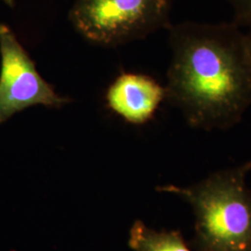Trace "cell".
Instances as JSON below:
<instances>
[{"label": "cell", "instance_id": "6da1fadb", "mask_svg": "<svg viewBox=\"0 0 251 251\" xmlns=\"http://www.w3.org/2000/svg\"><path fill=\"white\" fill-rule=\"evenodd\" d=\"M166 101L191 127L227 130L251 106V63L245 33L231 23L171 25Z\"/></svg>", "mask_w": 251, "mask_h": 251}, {"label": "cell", "instance_id": "7a4b0ae2", "mask_svg": "<svg viewBox=\"0 0 251 251\" xmlns=\"http://www.w3.org/2000/svg\"><path fill=\"white\" fill-rule=\"evenodd\" d=\"M251 161L220 170L192 185H165L192 206L198 251H251Z\"/></svg>", "mask_w": 251, "mask_h": 251}, {"label": "cell", "instance_id": "3957f363", "mask_svg": "<svg viewBox=\"0 0 251 251\" xmlns=\"http://www.w3.org/2000/svg\"><path fill=\"white\" fill-rule=\"evenodd\" d=\"M173 0H75L68 19L93 45L114 48L171 26Z\"/></svg>", "mask_w": 251, "mask_h": 251}, {"label": "cell", "instance_id": "277c9868", "mask_svg": "<svg viewBox=\"0 0 251 251\" xmlns=\"http://www.w3.org/2000/svg\"><path fill=\"white\" fill-rule=\"evenodd\" d=\"M0 125L34 105L62 108L71 100L59 95L41 76L11 28L0 24Z\"/></svg>", "mask_w": 251, "mask_h": 251}, {"label": "cell", "instance_id": "5b68a950", "mask_svg": "<svg viewBox=\"0 0 251 251\" xmlns=\"http://www.w3.org/2000/svg\"><path fill=\"white\" fill-rule=\"evenodd\" d=\"M105 100L108 107L126 122L144 125L166 100V90L150 75L122 73L109 86Z\"/></svg>", "mask_w": 251, "mask_h": 251}, {"label": "cell", "instance_id": "8992f818", "mask_svg": "<svg viewBox=\"0 0 251 251\" xmlns=\"http://www.w3.org/2000/svg\"><path fill=\"white\" fill-rule=\"evenodd\" d=\"M128 245L134 251H191L177 231H155L136 221L129 232Z\"/></svg>", "mask_w": 251, "mask_h": 251}, {"label": "cell", "instance_id": "52a82bcc", "mask_svg": "<svg viewBox=\"0 0 251 251\" xmlns=\"http://www.w3.org/2000/svg\"><path fill=\"white\" fill-rule=\"evenodd\" d=\"M233 9V21L239 27L251 25V0H228Z\"/></svg>", "mask_w": 251, "mask_h": 251}, {"label": "cell", "instance_id": "ba28073f", "mask_svg": "<svg viewBox=\"0 0 251 251\" xmlns=\"http://www.w3.org/2000/svg\"><path fill=\"white\" fill-rule=\"evenodd\" d=\"M245 39H246V46H247L248 53H249L251 63V25L248 27V31L245 33Z\"/></svg>", "mask_w": 251, "mask_h": 251}, {"label": "cell", "instance_id": "9c48e42d", "mask_svg": "<svg viewBox=\"0 0 251 251\" xmlns=\"http://www.w3.org/2000/svg\"><path fill=\"white\" fill-rule=\"evenodd\" d=\"M8 7L13 8L15 5V0H2Z\"/></svg>", "mask_w": 251, "mask_h": 251}]
</instances>
